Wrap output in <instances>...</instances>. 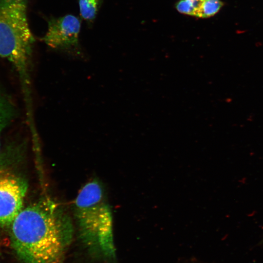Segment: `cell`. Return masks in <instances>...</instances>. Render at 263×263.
I'll use <instances>...</instances> for the list:
<instances>
[{
	"label": "cell",
	"mask_w": 263,
	"mask_h": 263,
	"mask_svg": "<svg viewBox=\"0 0 263 263\" xmlns=\"http://www.w3.org/2000/svg\"><path fill=\"white\" fill-rule=\"evenodd\" d=\"M80 14L85 20L91 22L95 18L101 0H78Z\"/></svg>",
	"instance_id": "8"
},
{
	"label": "cell",
	"mask_w": 263,
	"mask_h": 263,
	"mask_svg": "<svg viewBox=\"0 0 263 263\" xmlns=\"http://www.w3.org/2000/svg\"><path fill=\"white\" fill-rule=\"evenodd\" d=\"M27 188V183L22 177L0 168V229L10 227L23 208Z\"/></svg>",
	"instance_id": "4"
},
{
	"label": "cell",
	"mask_w": 263,
	"mask_h": 263,
	"mask_svg": "<svg viewBox=\"0 0 263 263\" xmlns=\"http://www.w3.org/2000/svg\"><path fill=\"white\" fill-rule=\"evenodd\" d=\"M17 113L16 106L12 99L0 87V150L2 133L15 119Z\"/></svg>",
	"instance_id": "7"
},
{
	"label": "cell",
	"mask_w": 263,
	"mask_h": 263,
	"mask_svg": "<svg viewBox=\"0 0 263 263\" xmlns=\"http://www.w3.org/2000/svg\"><path fill=\"white\" fill-rule=\"evenodd\" d=\"M261 242H262V243H263V239H262V240Z\"/></svg>",
	"instance_id": "9"
},
{
	"label": "cell",
	"mask_w": 263,
	"mask_h": 263,
	"mask_svg": "<svg viewBox=\"0 0 263 263\" xmlns=\"http://www.w3.org/2000/svg\"><path fill=\"white\" fill-rule=\"evenodd\" d=\"M11 246L22 263H63L74 227L65 211L49 199L21 209L11 225Z\"/></svg>",
	"instance_id": "1"
},
{
	"label": "cell",
	"mask_w": 263,
	"mask_h": 263,
	"mask_svg": "<svg viewBox=\"0 0 263 263\" xmlns=\"http://www.w3.org/2000/svg\"><path fill=\"white\" fill-rule=\"evenodd\" d=\"M34 42L28 21L27 0H0V56L13 67L25 100L32 98Z\"/></svg>",
	"instance_id": "3"
},
{
	"label": "cell",
	"mask_w": 263,
	"mask_h": 263,
	"mask_svg": "<svg viewBox=\"0 0 263 263\" xmlns=\"http://www.w3.org/2000/svg\"><path fill=\"white\" fill-rule=\"evenodd\" d=\"M74 215L79 238L88 252L93 257L115 262L112 212L96 181L87 183L78 193Z\"/></svg>",
	"instance_id": "2"
},
{
	"label": "cell",
	"mask_w": 263,
	"mask_h": 263,
	"mask_svg": "<svg viewBox=\"0 0 263 263\" xmlns=\"http://www.w3.org/2000/svg\"><path fill=\"white\" fill-rule=\"evenodd\" d=\"M48 29L42 38L49 47L55 49L70 50L78 44L81 23L72 15L52 18L48 21Z\"/></svg>",
	"instance_id": "5"
},
{
	"label": "cell",
	"mask_w": 263,
	"mask_h": 263,
	"mask_svg": "<svg viewBox=\"0 0 263 263\" xmlns=\"http://www.w3.org/2000/svg\"><path fill=\"white\" fill-rule=\"evenodd\" d=\"M222 6L220 0H179L175 7L182 14L204 19L215 15Z\"/></svg>",
	"instance_id": "6"
}]
</instances>
